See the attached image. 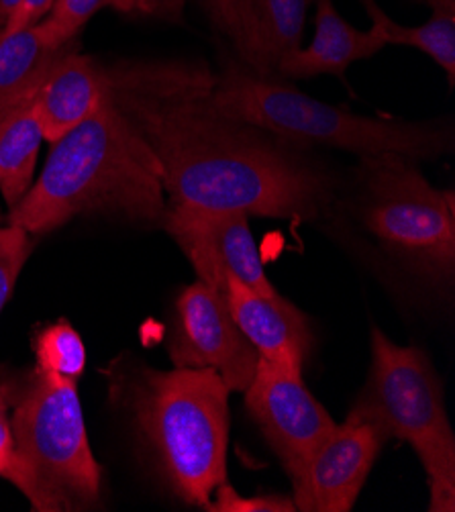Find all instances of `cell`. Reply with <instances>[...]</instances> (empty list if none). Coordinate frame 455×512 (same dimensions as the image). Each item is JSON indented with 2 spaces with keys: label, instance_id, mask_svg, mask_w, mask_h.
Wrapping results in <instances>:
<instances>
[{
  "label": "cell",
  "instance_id": "obj_28",
  "mask_svg": "<svg viewBox=\"0 0 455 512\" xmlns=\"http://www.w3.org/2000/svg\"><path fill=\"white\" fill-rule=\"evenodd\" d=\"M0 408H9V400H7V394H5L3 386H0Z\"/></svg>",
  "mask_w": 455,
  "mask_h": 512
},
{
  "label": "cell",
  "instance_id": "obj_27",
  "mask_svg": "<svg viewBox=\"0 0 455 512\" xmlns=\"http://www.w3.org/2000/svg\"><path fill=\"white\" fill-rule=\"evenodd\" d=\"M431 9H445V11H455V0H429Z\"/></svg>",
  "mask_w": 455,
  "mask_h": 512
},
{
  "label": "cell",
  "instance_id": "obj_23",
  "mask_svg": "<svg viewBox=\"0 0 455 512\" xmlns=\"http://www.w3.org/2000/svg\"><path fill=\"white\" fill-rule=\"evenodd\" d=\"M56 3L58 0H17V5L11 11V15L7 17L5 25L0 27V33L17 31L27 25L39 23L41 19H45L47 13H52Z\"/></svg>",
  "mask_w": 455,
  "mask_h": 512
},
{
  "label": "cell",
  "instance_id": "obj_25",
  "mask_svg": "<svg viewBox=\"0 0 455 512\" xmlns=\"http://www.w3.org/2000/svg\"><path fill=\"white\" fill-rule=\"evenodd\" d=\"M151 3H154V0H107L105 7H111L121 13H133V11L149 9Z\"/></svg>",
  "mask_w": 455,
  "mask_h": 512
},
{
  "label": "cell",
  "instance_id": "obj_24",
  "mask_svg": "<svg viewBox=\"0 0 455 512\" xmlns=\"http://www.w3.org/2000/svg\"><path fill=\"white\" fill-rule=\"evenodd\" d=\"M17 470V451H15V437L11 429L9 408H0V478L13 480Z\"/></svg>",
  "mask_w": 455,
  "mask_h": 512
},
{
  "label": "cell",
  "instance_id": "obj_1",
  "mask_svg": "<svg viewBox=\"0 0 455 512\" xmlns=\"http://www.w3.org/2000/svg\"><path fill=\"white\" fill-rule=\"evenodd\" d=\"M109 96L160 166L168 204L315 221L333 184L290 143L211 105L215 76L190 64L107 68Z\"/></svg>",
  "mask_w": 455,
  "mask_h": 512
},
{
  "label": "cell",
  "instance_id": "obj_16",
  "mask_svg": "<svg viewBox=\"0 0 455 512\" xmlns=\"http://www.w3.org/2000/svg\"><path fill=\"white\" fill-rule=\"evenodd\" d=\"M70 49L74 43H58L43 19L0 33V117L31 102L47 74Z\"/></svg>",
  "mask_w": 455,
  "mask_h": 512
},
{
  "label": "cell",
  "instance_id": "obj_10",
  "mask_svg": "<svg viewBox=\"0 0 455 512\" xmlns=\"http://www.w3.org/2000/svg\"><path fill=\"white\" fill-rule=\"evenodd\" d=\"M243 394L249 417L256 421L290 478L337 427L307 390L302 372L270 364L262 357Z\"/></svg>",
  "mask_w": 455,
  "mask_h": 512
},
{
  "label": "cell",
  "instance_id": "obj_9",
  "mask_svg": "<svg viewBox=\"0 0 455 512\" xmlns=\"http://www.w3.org/2000/svg\"><path fill=\"white\" fill-rule=\"evenodd\" d=\"M162 225L180 245L198 280L221 290L237 280L268 296L280 294L268 280L245 213L168 204Z\"/></svg>",
  "mask_w": 455,
  "mask_h": 512
},
{
  "label": "cell",
  "instance_id": "obj_21",
  "mask_svg": "<svg viewBox=\"0 0 455 512\" xmlns=\"http://www.w3.org/2000/svg\"><path fill=\"white\" fill-rule=\"evenodd\" d=\"M105 3L107 0H58L43 23L58 43L70 45L74 43L80 29L98 9L105 7Z\"/></svg>",
  "mask_w": 455,
  "mask_h": 512
},
{
  "label": "cell",
  "instance_id": "obj_2",
  "mask_svg": "<svg viewBox=\"0 0 455 512\" xmlns=\"http://www.w3.org/2000/svg\"><path fill=\"white\" fill-rule=\"evenodd\" d=\"M168 198L141 133L107 96L96 113L52 143L39 178L7 223L43 235L86 215L162 223Z\"/></svg>",
  "mask_w": 455,
  "mask_h": 512
},
{
  "label": "cell",
  "instance_id": "obj_20",
  "mask_svg": "<svg viewBox=\"0 0 455 512\" xmlns=\"http://www.w3.org/2000/svg\"><path fill=\"white\" fill-rule=\"evenodd\" d=\"M33 243L29 233L17 225H0V313L9 302L19 274L29 260Z\"/></svg>",
  "mask_w": 455,
  "mask_h": 512
},
{
  "label": "cell",
  "instance_id": "obj_4",
  "mask_svg": "<svg viewBox=\"0 0 455 512\" xmlns=\"http://www.w3.org/2000/svg\"><path fill=\"white\" fill-rule=\"evenodd\" d=\"M229 394L211 368L147 370L133 388L137 425L168 486L205 510L227 480Z\"/></svg>",
  "mask_w": 455,
  "mask_h": 512
},
{
  "label": "cell",
  "instance_id": "obj_13",
  "mask_svg": "<svg viewBox=\"0 0 455 512\" xmlns=\"http://www.w3.org/2000/svg\"><path fill=\"white\" fill-rule=\"evenodd\" d=\"M231 315L262 360L302 372L313 333L307 315L282 294H262L237 280L227 284Z\"/></svg>",
  "mask_w": 455,
  "mask_h": 512
},
{
  "label": "cell",
  "instance_id": "obj_11",
  "mask_svg": "<svg viewBox=\"0 0 455 512\" xmlns=\"http://www.w3.org/2000/svg\"><path fill=\"white\" fill-rule=\"evenodd\" d=\"M386 439L351 415L337 425L292 476V502L300 512H349L356 504Z\"/></svg>",
  "mask_w": 455,
  "mask_h": 512
},
{
  "label": "cell",
  "instance_id": "obj_5",
  "mask_svg": "<svg viewBox=\"0 0 455 512\" xmlns=\"http://www.w3.org/2000/svg\"><path fill=\"white\" fill-rule=\"evenodd\" d=\"M15 437L11 480L37 512L90 510L100 502V466L92 455L78 388L37 368L3 386Z\"/></svg>",
  "mask_w": 455,
  "mask_h": 512
},
{
  "label": "cell",
  "instance_id": "obj_19",
  "mask_svg": "<svg viewBox=\"0 0 455 512\" xmlns=\"http://www.w3.org/2000/svg\"><path fill=\"white\" fill-rule=\"evenodd\" d=\"M35 368L64 382L78 384L86 372V347L78 331L60 321L41 329L33 339Z\"/></svg>",
  "mask_w": 455,
  "mask_h": 512
},
{
  "label": "cell",
  "instance_id": "obj_29",
  "mask_svg": "<svg viewBox=\"0 0 455 512\" xmlns=\"http://www.w3.org/2000/svg\"><path fill=\"white\" fill-rule=\"evenodd\" d=\"M0 219H3V213H0Z\"/></svg>",
  "mask_w": 455,
  "mask_h": 512
},
{
  "label": "cell",
  "instance_id": "obj_12",
  "mask_svg": "<svg viewBox=\"0 0 455 512\" xmlns=\"http://www.w3.org/2000/svg\"><path fill=\"white\" fill-rule=\"evenodd\" d=\"M311 0H211L217 23L231 37L243 66L272 78L300 47Z\"/></svg>",
  "mask_w": 455,
  "mask_h": 512
},
{
  "label": "cell",
  "instance_id": "obj_3",
  "mask_svg": "<svg viewBox=\"0 0 455 512\" xmlns=\"http://www.w3.org/2000/svg\"><path fill=\"white\" fill-rule=\"evenodd\" d=\"M211 105L286 143L325 145L364 158L402 156L433 160L453 149V133L441 123L382 121L353 115L272 78L229 66L215 76Z\"/></svg>",
  "mask_w": 455,
  "mask_h": 512
},
{
  "label": "cell",
  "instance_id": "obj_22",
  "mask_svg": "<svg viewBox=\"0 0 455 512\" xmlns=\"http://www.w3.org/2000/svg\"><path fill=\"white\" fill-rule=\"evenodd\" d=\"M213 496L215 498H211L207 506V510L213 512H296V506L288 496L266 494L245 498L233 486H229L227 480L217 486Z\"/></svg>",
  "mask_w": 455,
  "mask_h": 512
},
{
  "label": "cell",
  "instance_id": "obj_26",
  "mask_svg": "<svg viewBox=\"0 0 455 512\" xmlns=\"http://www.w3.org/2000/svg\"><path fill=\"white\" fill-rule=\"evenodd\" d=\"M15 5H17V0H0V27L5 25V21L11 15V11L15 9Z\"/></svg>",
  "mask_w": 455,
  "mask_h": 512
},
{
  "label": "cell",
  "instance_id": "obj_14",
  "mask_svg": "<svg viewBox=\"0 0 455 512\" xmlns=\"http://www.w3.org/2000/svg\"><path fill=\"white\" fill-rule=\"evenodd\" d=\"M109 96L107 68L70 49L47 74L31 100L43 141L54 143L86 121Z\"/></svg>",
  "mask_w": 455,
  "mask_h": 512
},
{
  "label": "cell",
  "instance_id": "obj_6",
  "mask_svg": "<svg viewBox=\"0 0 455 512\" xmlns=\"http://www.w3.org/2000/svg\"><path fill=\"white\" fill-rule=\"evenodd\" d=\"M351 415L372 423L384 439L407 441L427 474L429 510H455V435L443 384L423 349L396 345L372 329L370 380Z\"/></svg>",
  "mask_w": 455,
  "mask_h": 512
},
{
  "label": "cell",
  "instance_id": "obj_15",
  "mask_svg": "<svg viewBox=\"0 0 455 512\" xmlns=\"http://www.w3.org/2000/svg\"><path fill=\"white\" fill-rule=\"evenodd\" d=\"M315 37L309 47H298L280 62L278 74L286 78H313L321 74L343 76L345 70L386 47L376 29L351 27L331 0H315Z\"/></svg>",
  "mask_w": 455,
  "mask_h": 512
},
{
  "label": "cell",
  "instance_id": "obj_17",
  "mask_svg": "<svg viewBox=\"0 0 455 512\" xmlns=\"http://www.w3.org/2000/svg\"><path fill=\"white\" fill-rule=\"evenodd\" d=\"M41 143L43 133L31 111V102L0 117V192L9 209L33 184Z\"/></svg>",
  "mask_w": 455,
  "mask_h": 512
},
{
  "label": "cell",
  "instance_id": "obj_18",
  "mask_svg": "<svg viewBox=\"0 0 455 512\" xmlns=\"http://www.w3.org/2000/svg\"><path fill=\"white\" fill-rule=\"evenodd\" d=\"M372 19V29L386 45H411L421 49L447 74L449 86L455 84V11L433 9V17L417 27L394 23L376 0H362Z\"/></svg>",
  "mask_w": 455,
  "mask_h": 512
},
{
  "label": "cell",
  "instance_id": "obj_8",
  "mask_svg": "<svg viewBox=\"0 0 455 512\" xmlns=\"http://www.w3.org/2000/svg\"><path fill=\"white\" fill-rule=\"evenodd\" d=\"M176 368H211L231 392H243L254 380L260 355L231 315L227 292L194 282L176 302V323L168 343Z\"/></svg>",
  "mask_w": 455,
  "mask_h": 512
},
{
  "label": "cell",
  "instance_id": "obj_7",
  "mask_svg": "<svg viewBox=\"0 0 455 512\" xmlns=\"http://www.w3.org/2000/svg\"><path fill=\"white\" fill-rule=\"evenodd\" d=\"M362 207L366 229L394 258L419 276L445 284L455 274V200L439 190L417 164L402 156L362 160Z\"/></svg>",
  "mask_w": 455,
  "mask_h": 512
}]
</instances>
